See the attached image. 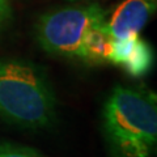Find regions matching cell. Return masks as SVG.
<instances>
[{"mask_svg": "<svg viewBox=\"0 0 157 157\" xmlns=\"http://www.w3.org/2000/svg\"><path fill=\"white\" fill-rule=\"evenodd\" d=\"M104 128L119 157H149L157 141L155 93L115 86L104 106Z\"/></svg>", "mask_w": 157, "mask_h": 157, "instance_id": "1", "label": "cell"}, {"mask_svg": "<svg viewBox=\"0 0 157 157\" xmlns=\"http://www.w3.org/2000/svg\"><path fill=\"white\" fill-rule=\"evenodd\" d=\"M56 100L45 71L22 59H0V117L26 128L55 119Z\"/></svg>", "mask_w": 157, "mask_h": 157, "instance_id": "2", "label": "cell"}, {"mask_svg": "<svg viewBox=\"0 0 157 157\" xmlns=\"http://www.w3.org/2000/svg\"><path fill=\"white\" fill-rule=\"evenodd\" d=\"M106 18V11L98 4L62 8L38 20L36 36L46 52L80 60L86 34Z\"/></svg>", "mask_w": 157, "mask_h": 157, "instance_id": "3", "label": "cell"}, {"mask_svg": "<svg viewBox=\"0 0 157 157\" xmlns=\"http://www.w3.org/2000/svg\"><path fill=\"white\" fill-rule=\"evenodd\" d=\"M157 0H123L110 18H106L105 28L113 39H123L139 36L156 11Z\"/></svg>", "mask_w": 157, "mask_h": 157, "instance_id": "4", "label": "cell"}, {"mask_svg": "<svg viewBox=\"0 0 157 157\" xmlns=\"http://www.w3.org/2000/svg\"><path fill=\"white\" fill-rule=\"evenodd\" d=\"M109 63L122 67L132 77H143L153 67L155 52L140 36L113 39Z\"/></svg>", "mask_w": 157, "mask_h": 157, "instance_id": "5", "label": "cell"}, {"mask_svg": "<svg viewBox=\"0 0 157 157\" xmlns=\"http://www.w3.org/2000/svg\"><path fill=\"white\" fill-rule=\"evenodd\" d=\"M111 45L113 38L107 33L105 24L93 28L84 39L80 60L90 66L109 63Z\"/></svg>", "mask_w": 157, "mask_h": 157, "instance_id": "6", "label": "cell"}, {"mask_svg": "<svg viewBox=\"0 0 157 157\" xmlns=\"http://www.w3.org/2000/svg\"><path fill=\"white\" fill-rule=\"evenodd\" d=\"M0 157H45L28 147L0 141Z\"/></svg>", "mask_w": 157, "mask_h": 157, "instance_id": "7", "label": "cell"}, {"mask_svg": "<svg viewBox=\"0 0 157 157\" xmlns=\"http://www.w3.org/2000/svg\"><path fill=\"white\" fill-rule=\"evenodd\" d=\"M12 17V9L9 0H0V30L9 22Z\"/></svg>", "mask_w": 157, "mask_h": 157, "instance_id": "8", "label": "cell"}]
</instances>
